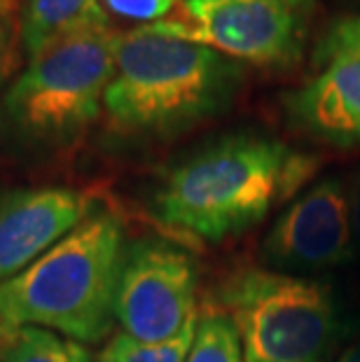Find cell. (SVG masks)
Masks as SVG:
<instances>
[{
    "label": "cell",
    "mask_w": 360,
    "mask_h": 362,
    "mask_svg": "<svg viewBox=\"0 0 360 362\" xmlns=\"http://www.w3.org/2000/svg\"><path fill=\"white\" fill-rule=\"evenodd\" d=\"M313 171L316 161L277 138L234 134L173 166L152 204L162 225L218 243L260 225Z\"/></svg>",
    "instance_id": "obj_1"
},
{
    "label": "cell",
    "mask_w": 360,
    "mask_h": 362,
    "mask_svg": "<svg viewBox=\"0 0 360 362\" xmlns=\"http://www.w3.org/2000/svg\"><path fill=\"white\" fill-rule=\"evenodd\" d=\"M241 82L225 54L139 26L117 37L105 129L124 141H171L227 110Z\"/></svg>",
    "instance_id": "obj_2"
},
{
    "label": "cell",
    "mask_w": 360,
    "mask_h": 362,
    "mask_svg": "<svg viewBox=\"0 0 360 362\" xmlns=\"http://www.w3.org/2000/svg\"><path fill=\"white\" fill-rule=\"evenodd\" d=\"M124 232L112 213L89 215L64 241L0 285V327H42L98 344L115 320Z\"/></svg>",
    "instance_id": "obj_3"
},
{
    "label": "cell",
    "mask_w": 360,
    "mask_h": 362,
    "mask_svg": "<svg viewBox=\"0 0 360 362\" xmlns=\"http://www.w3.org/2000/svg\"><path fill=\"white\" fill-rule=\"evenodd\" d=\"M117 37L110 26H94L30 59L3 96L7 127L33 145H73L103 112Z\"/></svg>",
    "instance_id": "obj_4"
},
{
    "label": "cell",
    "mask_w": 360,
    "mask_h": 362,
    "mask_svg": "<svg viewBox=\"0 0 360 362\" xmlns=\"http://www.w3.org/2000/svg\"><path fill=\"white\" fill-rule=\"evenodd\" d=\"M243 362H330L342 318L327 285L262 267L236 272L220 290Z\"/></svg>",
    "instance_id": "obj_5"
},
{
    "label": "cell",
    "mask_w": 360,
    "mask_h": 362,
    "mask_svg": "<svg viewBox=\"0 0 360 362\" xmlns=\"http://www.w3.org/2000/svg\"><path fill=\"white\" fill-rule=\"evenodd\" d=\"M311 14L313 0H187L180 17L143 26L232 61L281 71L300 61Z\"/></svg>",
    "instance_id": "obj_6"
},
{
    "label": "cell",
    "mask_w": 360,
    "mask_h": 362,
    "mask_svg": "<svg viewBox=\"0 0 360 362\" xmlns=\"http://www.w3.org/2000/svg\"><path fill=\"white\" fill-rule=\"evenodd\" d=\"M197 318V267L185 250L162 241L124 248L115 292L122 332L143 344H164Z\"/></svg>",
    "instance_id": "obj_7"
},
{
    "label": "cell",
    "mask_w": 360,
    "mask_h": 362,
    "mask_svg": "<svg viewBox=\"0 0 360 362\" xmlns=\"http://www.w3.org/2000/svg\"><path fill=\"white\" fill-rule=\"evenodd\" d=\"M356 255L347 182L325 178L295 197L260 245L267 269L311 279Z\"/></svg>",
    "instance_id": "obj_8"
},
{
    "label": "cell",
    "mask_w": 360,
    "mask_h": 362,
    "mask_svg": "<svg viewBox=\"0 0 360 362\" xmlns=\"http://www.w3.org/2000/svg\"><path fill=\"white\" fill-rule=\"evenodd\" d=\"M91 199L71 187L19 189L0 199V285L89 218Z\"/></svg>",
    "instance_id": "obj_9"
},
{
    "label": "cell",
    "mask_w": 360,
    "mask_h": 362,
    "mask_svg": "<svg viewBox=\"0 0 360 362\" xmlns=\"http://www.w3.org/2000/svg\"><path fill=\"white\" fill-rule=\"evenodd\" d=\"M323 68L286 98L290 119L335 145H360V54L323 57Z\"/></svg>",
    "instance_id": "obj_10"
},
{
    "label": "cell",
    "mask_w": 360,
    "mask_h": 362,
    "mask_svg": "<svg viewBox=\"0 0 360 362\" xmlns=\"http://www.w3.org/2000/svg\"><path fill=\"white\" fill-rule=\"evenodd\" d=\"M108 26L98 0H26L19 14L21 52L28 61L80 30Z\"/></svg>",
    "instance_id": "obj_11"
},
{
    "label": "cell",
    "mask_w": 360,
    "mask_h": 362,
    "mask_svg": "<svg viewBox=\"0 0 360 362\" xmlns=\"http://www.w3.org/2000/svg\"><path fill=\"white\" fill-rule=\"evenodd\" d=\"M0 362H94L89 349L42 327H0Z\"/></svg>",
    "instance_id": "obj_12"
},
{
    "label": "cell",
    "mask_w": 360,
    "mask_h": 362,
    "mask_svg": "<svg viewBox=\"0 0 360 362\" xmlns=\"http://www.w3.org/2000/svg\"><path fill=\"white\" fill-rule=\"evenodd\" d=\"M185 362H243L239 332L225 309H206L199 315Z\"/></svg>",
    "instance_id": "obj_13"
},
{
    "label": "cell",
    "mask_w": 360,
    "mask_h": 362,
    "mask_svg": "<svg viewBox=\"0 0 360 362\" xmlns=\"http://www.w3.org/2000/svg\"><path fill=\"white\" fill-rule=\"evenodd\" d=\"M194 329L197 322L190 325L182 334L164 344H143L127 337L124 332H117L110 339V344L103 349L98 360L101 362H185L190 346L194 341Z\"/></svg>",
    "instance_id": "obj_14"
},
{
    "label": "cell",
    "mask_w": 360,
    "mask_h": 362,
    "mask_svg": "<svg viewBox=\"0 0 360 362\" xmlns=\"http://www.w3.org/2000/svg\"><path fill=\"white\" fill-rule=\"evenodd\" d=\"M103 3L122 19L155 24V21H162L164 14L171 12L178 3H187V0H103Z\"/></svg>",
    "instance_id": "obj_15"
},
{
    "label": "cell",
    "mask_w": 360,
    "mask_h": 362,
    "mask_svg": "<svg viewBox=\"0 0 360 362\" xmlns=\"http://www.w3.org/2000/svg\"><path fill=\"white\" fill-rule=\"evenodd\" d=\"M337 52H356L360 54V17L339 19L327 30L318 45V59L330 57Z\"/></svg>",
    "instance_id": "obj_16"
},
{
    "label": "cell",
    "mask_w": 360,
    "mask_h": 362,
    "mask_svg": "<svg viewBox=\"0 0 360 362\" xmlns=\"http://www.w3.org/2000/svg\"><path fill=\"white\" fill-rule=\"evenodd\" d=\"M19 52V17H0V87L17 68Z\"/></svg>",
    "instance_id": "obj_17"
},
{
    "label": "cell",
    "mask_w": 360,
    "mask_h": 362,
    "mask_svg": "<svg viewBox=\"0 0 360 362\" xmlns=\"http://www.w3.org/2000/svg\"><path fill=\"white\" fill-rule=\"evenodd\" d=\"M347 194L351 211V232H354V248L356 255H360V168H356L354 175L347 180Z\"/></svg>",
    "instance_id": "obj_18"
},
{
    "label": "cell",
    "mask_w": 360,
    "mask_h": 362,
    "mask_svg": "<svg viewBox=\"0 0 360 362\" xmlns=\"http://www.w3.org/2000/svg\"><path fill=\"white\" fill-rule=\"evenodd\" d=\"M21 0H0V17H17Z\"/></svg>",
    "instance_id": "obj_19"
},
{
    "label": "cell",
    "mask_w": 360,
    "mask_h": 362,
    "mask_svg": "<svg viewBox=\"0 0 360 362\" xmlns=\"http://www.w3.org/2000/svg\"><path fill=\"white\" fill-rule=\"evenodd\" d=\"M335 362H360V341H356L354 346H349V349L344 351Z\"/></svg>",
    "instance_id": "obj_20"
},
{
    "label": "cell",
    "mask_w": 360,
    "mask_h": 362,
    "mask_svg": "<svg viewBox=\"0 0 360 362\" xmlns=\"http://www.w3.org/2000/svg\"><path fill=\"white\" fill-rule=\"evenodd\" d=\"M98 362H101V360H98Z\"/></svg>",
    "instance_id": "obj_21"
}]
</instances>
